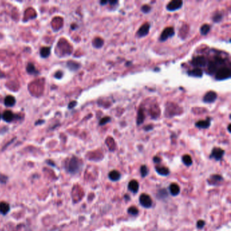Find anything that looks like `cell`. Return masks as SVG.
Returning <instances> with one entry per match:
<instances>
[{
    "instance_id": "6da1fadb",
    "label": "cell",
    "mask_w": 231,
    "mask_h": 231,
    "mask_svg": "<svg viewBox=\"0 0 231 231\" xmlns=\"http://www.w3.org/2000/svg\"><path fill=\"white\" fill-rule=\"evenodd\" d=\"M82 167V163L78 158L72 157L68 165V171L71 173H76L80 170Z\"/></svg>"
},
{
    "instance_id": "7a4b0ae2",
    "label": "cell",
    "mask_w": 231,
    "mask_h": 231,
    "mask_svg": "<svg viewBox=\"0 0 231 231\" xmlns=\"http://www.w3.org/2000/svg\"><path fill=\"white\" fill-rule=\"evenodd\" d=\"M231 75V71L230 69L228 67H222L220 69H218L216 73H215V76H216V80L222 81L224 80H227L230 77Z\"/></svg>"
},
{
    "instance_id": "3957f363",
    "label": "cell",
    "mask_w": 231,
    "mask_h": 231,
    "mask_svg": "<svg viewBox=\"0 0 231 231\" xmlns=\"http://www.w3.org/2000/svg\"><path fill=\"white\" fill-rule=\"evenodd\" d=\"M175 35V31L173 27H168L165 28L162 31L161 35H160L159 40L161 41H165L168 39L169 37H172Z\"/></svg>"
},
{
    "instance_id": "277c9868",
    "label": "cell",
    "mask_w": 231,
    "mask_h": 231,
    "mask_svg": "<svg viewBox=\"0 0 231 231\" xmlns=\"http://www.w3.org/2000/svg\"><path fill=\"white\" fill-rule=\"evenodd\" d=\"M191 64L196 68L200 69L201 67H204L207 64V60L204 56H199L193 58L191 60Z\"/></svg>"
},
{
    "instance_id": "5b68a950",
    "label": "cell",
    "mask_w": 231,
    "mask_h": 231,
    "mask_svg": "<svg viewBox=\"0 0 231 231\" xmlns=\"http://www.w3.org/2000/svg\"><path fill=\"white\" fill-rule=\"evenodd\" d=\"M225 154V151L221 148H218V147H215L213 149L212 153L210 156V159H214L216 160V161H220L221 159H222V157H224Z\"/></svg>"
},
{
    "instance_id": "8992f818",
    "label": "cell",
    "mask_w": 231,
    "mask_h": 231,
    "mask_svg": "<svg viewBox=\"0 0 231 231\" xmlns=\"http://www.w3.org/2000/svg\"><path fill=\"white\" fill-rule=\"evenodd\" d=\"M141 205L145 208H150L153 205V201L149 195L147 194H142L139 198Z\"/></svg>"
},
{
    "instance_id": "52a82bcc",
    "label": "cell",
    "mask_w": 231,
    "mask_h": 231,
    "mask_svg": "<svg viewBox=\"0 0 231 231\" xmlns=\"http://www.w3.org/2000/svg\"><path fill=\"white\" fill-rule=\"evenodd\" d=\"M182 5L183 1H181V0H173L167 5L166 8L167 10L173 12L180 9L182 7Z\"/></svg>"
},
{
    "instance_id": "ba28073f",
    "label": "cell",
    "mask_w": 231,
    "mask_h": 231,
    "mask_svg": "<svg viewBox=\"0 0 231 231\" xmlns=\"http://www.w3.org/2000/svg\"><path fill=\"white\" fill-rule=\"evenodd\" d=\"M218 97V94L216 92L214 91H209L206 94H205V96H203V101L205 103H212V102H215Z\"/></svg>"
},
{
    "instance_id": "9c48e42d",
    "label": "cell",
    "mask_w": 231,
    "mask_h": 231,
    "mask_svg": "<svg viewBox=\"0 0 231 231\" xmlns=\"http://www.w3.org/2000/svg\"><path fill=\"white\" fill-rule=\"evenodd\" d=\"M208 184L212 186H217L220 185L221 182L224 181V178L220 175H212L208 179Z\"/></svg>"
},
{
    "instance_id": "30bf717a",
    "label": "cell",
    "mask_w": 231,
    "mask_h": 231,
    "mask_svg": "<svg viewBox=\"0 0 231 231\" xmlns=\"http://www.w3.org/2000/svg\"><path fill=\"white\" fill-rule=\"evenodd\" d=\"M150 30V25L149 23H146L145 24H143L142 26L140 27V29H138L137 31V35L140 37H145L149 34Z\"/></svg>"
},
{
    "instance_id": "8fae6325",
    "label": "cell",
    "mask_w": 231,
    "mask_h": 231,
    "mask_svg": "<svg viewBox=\"0 0 231 231\" xmlns=\"http://www.w3.org/2000/svg\"><path fill=\"white\" fill-rule=\"evenodd\" d=\"M128 189L131 191L132 193L136 194L138 193V190H139V184L136 180H132L128 184Z\"/></svg>"
},
{
    "instance_id": "7c38bea8",
    "label": "cell",
    "mask_w": 231,
    "mask_h": 231,
    "mask_svg": "<svg viewBox=\"0 0 231 231\" xmlns=\"http://www.w3.org/2000/svg\"><path fill=\"white\" fill-rule=\"evenodd\" d=\"M211 119L208 118L207 120H201L195 123V126L200 129H207L210 126Z\"/></svg>"
},
{
    "instance_id": "4fadbf2b",
    "label": "cell",
    "mask_w": 231,
    "mask_h": 231,
    "mask_svg": "<svg viewBox=\"0 0 231 231\" xmlns=\"http://www.w3.org/2000/svg\"><path fill=\"white\" fill-rule=\"evenodd\" d=\"M155 170L159 175H163V176H167L170 173V171H169V168L165 166L155 167Z\"/></svg>"
},
{
    "instance_id": "5bb4252c",
    "label": "cell",
    "mask_w": 231,
    "mask_h": 231,
    "mask_svg": "<svg viewBox=\"0 0 231 231\" xmlns=\"http://www.w3.org/2000/svg\"><path fill=\"white\" fill-rule=\"evenodd\" d=\"M169 193L172 196H177L180 192V189L177 184L172 183L169 185Z\"/></svg>"
},
{
    "instance_id": "9a60e30c",
    "label": "cell",
    "mask_w": 231,
    "mask_h": 231,
    "mask_svg": "<svg viewBox=\"0 0 231 231\" xmlns=\"http://www.w3.org/2000/svg\"><path fill=\"white\" fill-rule=\"evenodd\" d=\"M218 66L216 63L214 62V61H210L208 62V65H207V71H208V73L210 75H214L218 71Z\"/></svg>"
},
{
    "instance_id": "2e32d148",
    "label": "cell",
    "mask_w": 231,
    "mask_h": 231,
    "mask_svg": "<svg viewBox=\"0 0 231 231\" xmlns=\"http://www.w3.org/2000/svg\"><path fill=\"white\" fill-rule=\"evenodd\" d=\"M203 71L201 69L195 68L192 70L189 71L188 72V75L189 76L194 77H202L203 76Z\"/></svg>"
},
{
    "instance_id": "e0dca14e",
    "label": "cell",
    "mask_w": 231,
    "mask_h": 231,
    "mask_svg": "<svg viewBox=\"0 0 231 231\" xmlns=\"http://www.w3.org/2000/svg\"><path fill=\"white\" fill-rule=\"evenodd\" d=\"M121 177V173L117 170H112L108 173V178H109V179L111 181L113 182L119 180Z\"/></svg>"
},
{
    "instance_id": "ac0fdd59",
    "label": "cell",
    "mask_w": 231,
    "mask_h": 231,
    "mask_svg": "<svg viewBox=\"0 0 231 231\" xmlns=\"http://www.w3.org/2000/svg\"><path fill=\"white\" fill-rule=\"evenodd\" d=\"M145 115L144 113V111L143 109L140 108L138 111L137 114V119H136V123H137L138 125H141V124L143 123V122L145 121Z\"/></svg>"
},
{
    "instance_id": "d6986e66",
    "label": "cell",
    "mask_w": 231,
    "mask_h": 231,
    "mask_svg": "<svg viewBox=\"0 0 231 231\" xmlns=\"http://www.w3.org/2000/svg\"><path fill=\"white\" fill-rule=\"evenodd\" d=\"M10 210V207L8 203L5 202L0 203V214L2 215H6Z\"/></svg>"
},
{
    "instance_id": "ffe728a7",
    "label": "cell",
    "mask_w": 231,
    "mask_h": 231,
    "mask_svg": "<svg viewBox=\"0 0 231 231\" xmlns=\"http://www.w3.org/2000/svg\"><path fill=\"white\" fill-rule=\"evenodd\" d=\"M92 45L94 48H100L103 46L104 45V40L101 37H95L92 41Z\"/></svg>"
},
{
    "instance_id": "44dd1931",
    "label": "cell",
    "mask_w": 231,
    "mask_h": 231,
    "mask_svg": "<svg viewBox=\"0 0 231 231\" xmlns=\"http://www.w3.org/2000/svg\"><path fill=\"white\" fill-rule=\"evenodd\" d=\"M2 117L5 121L10 122L14 119V114L10 111V110H5V111H4V112H3Z\"/></svg>"
},
{
    "instance_id": "7402d4cb",
    "label": "cell",
    "mask_w": 231,
    "mask_h": 231,
    "mask_svg": "<svg viewBox=\"0 0 231 231\" xmlns=\"http://www.w3.org/2000/svg\"><path fill=\"white\" fill-rule=\"evenodd\" d=\"M15 102H16V100H15L14 97L12 96H8L5 98V100H4L5 105L7 106H9V107L14 105Z\"/></svg>"
},
{
    "instance_id": "603a6c76",
    "label": "cell",
    "mask_w": 231,
    "mask_h": 231,
    "mask_svg": "<svg viewBox=\"0 0 231 231\" xmlns=\"http://www.w3.org/2000/svg\"><path fill=\"white\" fill-rule=\"evenodd\" d=\"M66 66L69 69H70V70L73 71H75L78 70L80 67V64H78V63L76 62H74V61H69V62H67Z\"/></svg>"
},
{
    "instance_id": "cb8c5ba5",
    "label": "cell",
    "mask_w": 231,
    "mask_h": 231,
    "mask_svg": "<svg viewBox=\"0 0 231 231\" xmlns=\"http://www.w3.org/2000/svg\"><path fill=\"white\" fill-rule=\"evenodd\" d=\"M182 162L184 163V164L186 165V166H191V165L193 164L192 158H191V156L189 155H184L182 158Z\"/></svg>"
},
{
    "instance_id": "d4e9b609",
    "label": "cell",
    "mask_w": 231,
    "mask_h": 231,
    "mask_svg": "<svg viewBox=\"0 0 231 231\" xmlns=\"http://www.w3.org/2000/svg\"><path fill=\"white\" fill-rule=\"evenodd\" d=\"M157 197L158 199H165L168 197V194H167V191L165 189H160V190L158 191Z\"/></svg>"
},
{
    "instance_id": "484cf974",
    "label": "cell",
    "mask_w": 231,
    "mask_h": 231,
    "mask_svg": "<svg viewBox=\"0 0 231 231\" xmlns=\"http://www.w3.org/2000/svg\"><path fill=\"white\" fill-rule=\"evenodd\" d=\"M210 29H211L210 25H209L208 24L203 25L201 27L200 29L201 34L203 35H206L207 34H208L209 32H210Z\"/></svg>"
},
{
    "instance_id": "4316f807",
    "label": "cell",
    "mask_w": 231,
    "mask_h": 231,
    "mask_svg": "<svg viewBox=\"0 0 231 231\" xmlns=\"http://www.w3.org/2000/svg\"><path fill=\"white\" fill-rule=\"evenodd\" d=\"M50 54V48L48 47L42 48L40 50V55L43 58H47Z\"/></svg>"
},
{
    "instance_id": "83f0119b",
    "label": "cell",
    "mask_w": 231,
    "mask_h": 231,
    "mask_svg": "<svg viewBox=\"0 0 231 231\" xmlns=\"http://www.w3.org/2000/svg\"><path fill=\"white\" fill-rule=\"evenodd\" d=\"M27 71L30 74H36L37 73V71L35 69L34 64H33L32 63H29L27 66Z\"/></svg>"
},
{
    "instance_id": "f1b7e54d",
    "label": "cell",
    "mask_w": 231,
    "mask_h": 231,
    "mask_svg": "<svg viewBox=\"0 0 231 231\" xmlns=\"http://www.w3.org/2000/svg\"><path fill=\"white\" fill-rule=\"evenodd\" d=\"M127 213L130 215H132V216H137L138 214V213H139V211L137 209V207H135V206H132L129 207V208L127 209Z\"/></svg>"
},
{
    "instance_id": "f546056e",
    "label": "cell",
    "mask_w": 231,
    "mask_h": 231,
    "mask_svg": "<svg viewBox=\"0 0 231 231\" xmlns=\"http://www.w3.org/2000/svg\"><path fill=\"white\" fill-rule=\"evenodd\" d=\"M140 171H141V175L143 178H145L147 176V175L149 174V168H148L147 165H142V166L141 167V169H140Z\"/></svg>"
},
{
    "instance_id": "4dcf8cb0",
    "label": "cell",
    "mask_w": 231,
    "mask_h": 231,
    "mask_svg": "<svg viewBox=\"0 0 231 231\" xmlns=\"http://www.w3.org/2000/svg\"><path fill=\"white\" fill-rule=\"evenodd\" d=\"M223 19V15L220 12H216L213 16V21L214 23H220Z\"/></svg>"
},
{
    "instance_id": "1f68e13d",
    "label": "cell",
    "mask_w": 231,
    "mask_h": 231,
    "mask_svg": "<svg viewBox=\"0 0 231 231\" xmlns=\"http://www.w3.org/2000/svg\"><path fill=\"white\" fill-rule=\"evenodd\" d=\"M110 121H111V118H110V117H108V116H106V117L102 118V119L100 120L99 125L102 126V125H106V123H109Z\"/></svg>"
},
{
    "instance_id": "d6a6232c",
    "label": "cell",
    "mask_w": 231,
    "mask_h": 231,
    "mask_svg": "<svg viewBox=\"0 0 231 231\" xmlns=\"http://www.w3.org/2000/svg\"><path fill=\"white\" fill-rule=\"evenodd\" d=\"M151 7L147 4L143 5L141 8V11L145 14L149 13L150 12H151Z\"/></svg>"
},
{
    "instance_id": "836d02e7",
    "label": "cell",
    "mask_w": 231,
    "mask_h": 231,
    "mask_svg": "<svg viewBox=\"0 0 231 231\" xmlns=\"http://www.w3.org/2000/svg\"><path fill=\"white\" fill-rule=\"evenodd\" d=\"M214 62L219 66V65H222L224 63V60L222 58H221L220 56H216L214 58Z\"/></svg>"
},
{
    "instance_id": "e575fe53",
    "label": "cell",
    "mask_w": 231,
    "mask_h": 231,
    "mask_svg": "<svg viewBox=\"0 0 231 231\" xmlns=\"http://www.w3.org/2000/svg\"><path fill=\"white\" fill-rule=\"evenodd\" d=\"M205 222L203 220H198L197 222V227L199 229H202L205 226Z\"/></svg>"
},
{
    "instance_id": "d590c367",
    "label": "cell",
    "mask_w": 231,
    "mask_h": 231,
    "mask_svg": "<svg viewBox=\"0 0 231 231\" xmlns=\"http://www.w3.org/2000/svg\"><path fill=\"white\" fill-rule=\"evenodd\" d=\"M153 125H151V124H149V125H146L145 127H144V130H145L146 132L151 131V130H153Z\"/></svg>"
},
{
    "instance_id": "8d00e7d4",
    "label": "cell",
    "mask_w": 231,
    "mask_h": 231,
    "mask_svg": "<svg viewBox=\"0 0 231 231\" xmlns=\"http://www.w3.org/2000/svg\"><path fill=\"white\" fill-rule=\"evenodd\" d=\"M153 162L155 163H157V164H159L161 162V158H159V157H157V156H155V157H153Z\"/></svg>"
},
{
    "instance_id": "74e56055",
    "label": "cell",
    "mask_w": 231,
    "mask_h": 231,
    "mask_svg": "<svg viewBox=\"0 0 231 231\" xmlns=\"http://www.w3.org/2000/svg\"><path fill=\"white\" fill-rule=\"evenodd\" d=\"M76 104H77V102L76 101H73L71 102H70V104H69V108H73L75 107V106H76Z\"/></svg>"
},
{
    "instance_id": "f35d334b",
    "label": "cell",
    "mask_w": 231,
    "mask_h": 231,
    "mask_svg": "<svg viewBox=\"0 0 231 231\" xmlns=\"http://www.w3.org/2000/svg\"><path fill=\"white\" fill-rule=\"evenodd\" d=\"M118 3V1H116V0H112V1H108V3L110 5H114L115 4H117Z\"/></svg>"
},
{
    "instance_id": "ab89813d",
    "label": "cell",
    "mask_w": 231,
    "mask_h": 231,
    "mask_svg": "<svg viewBox=\"0 0 231 231\" xmlns=\"http://www.w3.org/2000/svg\"><path fill=\"white\" fill-rule=\"evenodd\" d=\"M108 3V1H106V0H104V1H100V5H104L106 4V3Z\"/></svg>"
},
{
    "instance_id": "60d3db41",
    "label": "cell",
    "mask_w": 231,
    "mask_h": 231,
    "mask_svg": "<svg viewBox=\"0 0 231 231\" xmlns=\"http://www.w3.org/2000/svg\"><path fill=\"white\" fill-rule=\"evenodd\" d=\"M124 198H125V199H127H127H128V200H130V197L128 196V195H125V196H124Z\"/></svg>"
},
{
    "instance_id": "b9f144b4",
    "label": "cell",
    "mask_w": 231,
    "mask_h": 231,
    "mask_svg": "<svg viewBox=\"0 0 231 231\" xmlns=\"http://www.w3.org/2000/svg\"><path fill=\"white\" fill-rule=\"evenodd\" d=\"M230 125H230V123H229V124H228V131L229 132H230Z\"/></svg>"
},
{
    "instance_id": "7bdbcfd3",
    "label": "cell",
    "mask_w": 231,
    "mask_h": 231,
    "mask_svg": "<svg viewBox=\"0 0 231 231\" xmlns=\"http://www.w3.org/2000/svg\"><path fill=\"white\" fill-rule=\"evenodd\" d=\"M0 119H1V114H0Z\"/></svg>"
}]
</instances>
